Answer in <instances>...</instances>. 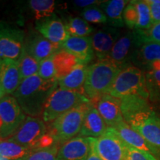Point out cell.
Wrapping results in <instances>:
<instances>
[{
    "label": "cell",
    "mask_w": 160,
    "mask_h": 160,
    "mask_svg": "<svg viewBox=\"0 0 160 160\" xmlns=\"http://www.w3.org/2000/svg\"><path fill=\"white\" fill-rule=\"evenodd\" d=\"M57 85V79L45 80L36 74L23 79L13 97L25 114L37 117L42 114L48 98Z\"/></svg>",
    "instance_id": "6da1fadb"
},
{
    "label": "cell",
    "mask_w": 160,
    "mask_h": 160,
    "mask_svg": "<svg viewBox=\"0 0 160 160\" xmlns=\"http://www.w3.org/2000/svg\"><path fill=\"white\" fill-rule=\"evenodd\" d=\"M117 64L108 59L98 60L88 66L84 92L91 101L109 93L116 78L122 71Z\"/></svg>",
    "instance_id": "7a4b0ae2"
},
{
    "label": "cell",
    "mask_w": 160,
    "mask_h": 160,
    "mask_svg": "<svg viewBox=\"0 0 160 160\" xmlns=\"http://www.w3.org/2000/svg\"><path fill=\"white\" fill-rule=\"evenodd\" d=\"M91 102L85 93L57 87L48 98L42 117L45 122H52L66 112Z\"/></svg>",
    "instance_id": "3957f363"
},
{
    "label": "cell",
    "mask_w": 160,
    "mask_h": 160,
    "mask_svg": "<svg viewBox=\"0 0 160 160\" xmlns=\"http://www.w3.org/2000/svg\"><path fill=\"white\" fill-rule=\"evenodd\" d=\"M108 94L118 99L133 95L148 99L145 75L141 69L131 64L125 66L116 78Z\"/></svg>",
    "instance_id": "277c9868"
},
{
    "label": "cell",
    "mask_w": 160,
    "mask_h": 160,
    "mask_svg": "<svg viewBox=\"0 0 160 160\" xmlns=\"http://www.w3.org/2000/svg\"><path fill=\"white\" fill-rule=\"evenodd\" d=\"M124 120L148 142L160 151V117L148 102Z\"/></svg>",
    "instance_id": "5b68a950"
},
{
    "label": "cell",
    "mask_w": 160,
    "mask_h": 160,
    "mask_svg": "<svg viewBox=\"0 0 160 160\" xmlns=\"http://www.w3.org/2000/svg\"><path fill=\"white\" fill-rule=\"evenodd\" d=\"M91 102L85 103L66 112L52 122L48 129L58 143L64 144L79 134L85 115Z\"/></svg>",
    "instance_id": "8992f818"
},
{
    "label": "cell",
    "mask_w": 160,
    "mask_h": 160,
    "mask_svg": "<svg viewBox=\"0 0 160 160\" xmlns=\"http://www.w3.org/2000/svg\"><path fill=\"white\" fill-rule=\"evenodd\" d=\"M19 103L12 96H5L0 99V138H10L25 119Z\"/></svg>",
    "instance_id": "52a82bcc"
},
{
    "label": "cell",
    "mask_w": 160,
    "mask_h": 160,
    "mask_svg": "<svg viewBox=\"0 0 160 160\" xmlns=\"http://www.w3.org/2000/svg\"><path fill=\"white\" fill-rule=\"evenodd\" d=\"M25 33L22 30L0 22V58L18 61L25 48Z\"/></svg>",
    "instance_id": "ba28073f"
},
{
    "label": "cell",
    "mask_w": 160,
    "mask_h": 160,
    "mask_svg": "<svg viewBox=\"0 0 160 160\" xmlns=\"http://www.w3.org/2000/svg\"><path fill=\"white\" fill-rule=\"evenodd\" d=\"M93 139L101 160H125L127 145L114 128H108L103 135Z\"/></svg>",
    "instance_id": "9c48e42d"
},
{
    "label": "cell",
    "mask_w": 160,
    "mask_h": 160,
    "mask_svg": "<svg viewBox=\"0 0 160 160\" xmlns=\"http://www.w3.org/2000/svg\"><path fill=\"white\" fill-rule=\"evenodd\" d=\"M45 122L37 117H26L14 134L8 139L33 151L39 140L47 133Z\"/></svg>",
    "instance_id": "30bf717a"
},
{
    "label": "cell",
    "mask_w": 160,
    "mask_h": 160,
    "mask_svg": "<svg viewBox=\"0 0 160 160\" xmlns=\"http://www.w3.org/2000/svg\"><path fill=\"white\" fill-rule=\"evenodd\" d=\"M139 46L140 43L134 30L128 32L116 42L108 59L123 68L125 66L131 65L130 62L133 53Z\"/></svg>",
    "instance_id": "8fae6325"
},
{
    "label": "cell",
    "mask_w": 160,
    "mask_h": 160,
    "mask_svg": "<svg viewBox=\"0 0 160 160\" xmlns=\"http://www.w3.org/2000/svg\"><path fill=\"white\" fill-rule=\"evenodd\" d=\"M97 108L108 128H114L124 120L121 111L120 99L113 96L105 94L99 99L91 101Z\"/></svg>",
    "instance_id": "7c38bea8"
},
{
    "label": "cell",
    "mask_w": 160,
    "mask_h": 160,
    "mask_svg": "<svg viewBox=\"0 0 160 160\" xmlns=\"http://www.w3.org/2000/svg\"><path fill=\"white\" fill-rule=\"evenodd\" d=\"M62 49V45L51 42L40 33H33L25 41V50L40 63L53 57Z\"/></svg>",
    "instance_id": "4fadbf2b"
},
{
    "label": "cell",
    "mask_w": 160,
    "mask_h": 160,
    "mask_svg": "<svg viewBox=\"0 0 160 160\" xmlns=\"http://www.w3.org/2000/svg\"><path fill=\"white\" fill-rule=\"evenodd\" d=\"M36 28L45 39L58 45H62L70 37L66 30L65 24L56 15L37 21Z\"/></svg>",
    "instance_id": "5bb4252c"
},
{
    "label": "cell",
    "mask_w": 160,
    "mask_h": 160,
    "mask_svg": "<svg viewBox=\"0 0 160 160\" xmlns=\"http://www.w3.org/2000/svg\"><path fill=\"white\" fill-rule=\"evenodd\" d=\"M120 32L118 28L106 27L93 33L91 37L92 47L98 60L108 59L112 48L119 39Z\"/></svg>",
    "instance_id": "9a60e30c"
},
{
    "label": "cell",
    "mask_w": 160,
    "mask_h": 160,
    "mask_svg": "<svg viewBox=\"0 0 160 160\" xmlns=\"http://www.w3.org/2000/svg\"><path fill=\"white\" fill-rule=\"evenodd\" d=\"M89 151V138L77 137L62 145L57 160H86Z\"/></svg>",
    "instance_id": "2e32d148"
},
{
    "label": "cell",
    "mask_w": 160,
    "mask_h": 160,
    "mask_svg": "<svg viewBox=\"0 0 160 160\" xmlns=\"http://www.w3.org/2000/svg\"><path fill=\"white\" fill-rule=\"evenodd\" d=\"M62 49L71 53L80 63H89L94 57L91 37H69L62 45Z\"/></svg>",
    "instance_id": "e0dca14e"
},
{
    "label": "cell",
    "mask_w": 160,
    "mask_h": 160,
    "mask_svg": "<svg viewBox=\"0 0 160 160\" xmlns=\"http://www.w3.org/2000/svg\"><path fill=\"white\" fill-rule=\"evenodd\" d=\"M114 129L117 131L121 139L125 142L126 145L134 148L140 151H143L151 153L154 157H158L160 154V151L153 147L148 142L142 135L133 130L125 121L122 122L116 126Z\"/></svg>",
    "instance_id": "ac0fdd59"
},
{
    "label": "cell",
    "mask_w": 160,
    "mask_h": 160,
    "mask_svg": "<svg viewBox=\"0 0 160 160\" xmlns=\"http://www.w3.org/2000/svg\"><path fill=\"white\" fill-rule=\"evenodd\" d=\"M107 129L108 126L96 106L91 102L85 115L82 126L78 137L98 138L103 135Z\"/></svg>",
    "instance_id": "d6986e66"
},
{
    "label": "cell",
    "mask_w": 160,
    "mask_h": 160,
    "mask_svg": "<svg viewBox=\"0 0 160 160\" xmlns=\"http://www.w3.org/2000/svg\"><path fill=\"white\" fill-rule=\"evenodd\" d=\"M22 81L18 61L3 59L0 76V85L5 94H13L19 87Z\"/></svg>",
    "instance_id": "ffe728a7"
},
{
    "label": "cell",
    "mask_w": 160,
    "mask_h": 160,
    "mask_svg": "<svg viewBox=\"0 0 160 160\" xmlns=\"http://www.w3.org/2000/svg\"><path fill=\"white\" fill-rule=\"evenodd\" d=\"M88 65L86 64L78 63L69 74L58 81V86L66 90L76 91L85 93V85L87 76Z\"/></svg>",
    "instance_id": "44dd1931"
},
{
    "label": "cell",
    "mask_w": 160,
    "mask_h": 160,
    "mask_svg": "<svg viewBox=\"0 0 160 160\" xmlns=\"http://www.w3.org/2000/svg\"><path fill=\"white\" fill-rule=\"evenodd\" d=\"M155 61H160V43L147 42L140 45L133 53L131 62L146 68Z\"/></svg>",
    "instance_id": "7402d4cb"
},
{
    "label": "cell",
    "mask_w": 160,
    "mask_h": 160,
    "mask_svg": "<svg viewBox=\"0 0 160 160\" xmlns=\"http://www.w3.org/2000/svg\"><path fill=\"white\" fill-rule=\"evenodd\" d=\"M128 1L125 0H111L103 2L101 7L106 17L108 18V23L111 27L122 28L125 23L123 21V11Z\"/></svg>",
    "instance_id": "603a6c76"
},
{
    "label": "cell",
    "mask_w": 160,
    "mask_h": 160,
    "mask_svg": "<svg viewBox=\"0 0 160 160\" xmlns=\"http://www.w3.org/2000/svg\"><path fill=\"white\" fill-rule=\"evenodd\" d=\"M54 63L56 79L59 81L69 74L77 65L79 61L74 56L65 50L61 49L52 57Z\"/></svg>",
    "instance_id": "cb8c5ba5"
},
{
    "label": "cell",
    "mask_w": 160,
    "mask_h": 160,
    "mask_svg": "<svg viewBox=\"0 0 160 160\" xmlns=\"http://www.w3.org/2000/svg\"><path fill=\"white\" fill-rule=\"evenodd\" d=\"M33 150L12 142L9 139L0 142V157L10 160H19Z\"/></svg>",
    "instance_id": "d4e9b609"
},
{
    "label": "cell",
    "mask_w": 160,
    "mask_h": 160,
    "mask_svg": "<svg viewBox=\"0 0 160 160\" xmlns=\"http://www.w3.org/2000/svg\"><path fill=\"white\" fill-rule=\"evenodd\" d=\"M65 27L70 37H89L94 31L87 21L79 17L70 18L65 24Z\"/></svg>",
    "instance_id": "484cf974"
},
{
    "label": "cell",
    "mask_w": 160,
    "mask_h": 160,
    "mask_svg": "<svg viewBox=\"0 0 160 160\" xmlns=\"http://www.w3.org/2000/svg\"><path fill=\"white\" fill-rule=\"evenodd\" d=\"M35 19L40 21L52 17L55 11V1L53 0H31L28 2Z\"/></svg>",
    "instance_id": "4316f807"
},
{
    "label": "cell",
    "mask_w": 160,
    "mask_h": 160,
    "mask_svg": "<svg viewBox=\"0 0 160 160\" xmlns=\"http://www.w3.org/2000/svg\"><path fill=\"white\" fill-rule=\"evenodd\" d=\"M18 62H19L20 73L22 80L38 74L40 63L34 57L29 54L25 48Z\"/></svg>",
    "instance_id": "83f0119b"
},
{
    "label": "cell",
    "mask_w": 160,
    "mask_h": 160,
    "mask_svg": "<svg viewBox=\"0 0 160 160\" xmlns=\"http://www.w3.org/2000/svg\"><path fill=\"white\" fill-rule=\"evenodd\" d=\"M135 4L138 13V30H148L151 28L152 25L150 8L146 1H133Z\"/></svg>",
    "instance_id": "f1b7e54d"
},
{
    "label": "cell",
    "mask_w": 160,
    "mask_h": 160,
    "mask_svg": "<svg viewBox=\"0 0 160 160\" xmlns=\"http://www.w3.org/2000/svg\"><path fill=\"white\" fill-rule=\"evenodd\" d=\"M146 86L151 100L160 99V70L151 71L145 73Z\"/></svg>",
    "instance_id": "f546056e"
},
{
    "label": "cell",
    "mask_w": 160,
    "mask_h": 160,
    "mask_svg": "<svg viewBox=\"0 0 160 160\" xmlns=\"http://www.w3.org/2000/svg\"><path fill=\"white\" fill-rule=\"evenodd\" d=\"M140 45L147 42L160 43V22L151 26L148 30H134Z\"/></svg>",
    "instance_id": "4dcf8cb0"
},
{
    "label": "cell",
    "mask_w": 160,
    "mask_h": 160,
    "mask_svg": "<svg viewBox=\"0 0 160 160\" xmlns=\"http://www.w3.org/2000/svg\"><path fill=\"white\" fill-rule=\"evenodd\" d=\"M58 151L57 146L50 148L33 150L19 160H57Z\"/></svg>",
    "instance_id": "1f68e13d"
},
{
    "label": "cell",
    "mask_w": 160,
    "mask_h": 160,
    "mask_svg": "<svg viewBox=\"0 0 160 160\" xmlns=\"http://www.w3.org/2000/svg\"><path fill=\"white\" fill-rule=\"evenodd\" d=\"M84 19L88 22L94 24H105L108 23V18L106 17L102 10L99 8L91 6V7L85 8L82 13Z\"/></svg>",
    "instance_id": "d6a6232c"
},
{
    "label": "cell",
    "mask_w": 160,
    "mask_h": 160,
    "mask_svg": "<svg viewBox=\"0 0 160 160\" xmlns=\"http://www.w3.org/2000/svg\"><path fill=\"white\" fill-rule=\"evenodd\" d=\"M123 21L128 28L135 30L138 22V13L135 4L133 1L126 5L123 11Z\"/></svg>",
    "instance_id": "836d02e7"
},
{
    "label": "cell",
    "mask_w": 160,
    "mask_h": 160,
    "mask_svg": "<svg viewBox=\"0 0 160 160\" xmlns=\"http://www.w3.org/2000/svg\"><path fill=\"white\" fill-rule=\"evenodd\" d=\"M38 75L45 80L57 79L54 63H53L52 57L40 62Z\"/></svg>",
    "instance_id": "e575fe53"
},
{
    "label": "cell",
    "mask_w": 160,
    "mask_h": 160,
    "mask_svg": "<svg viewBox=\"0 0 160 160\" xmlns=\"http://www.w3.org/2000/svg\"><path fill=\"white\" fill-rule=\"evenodd\" d=\"M125 160H158L157 157L148 152L140 151L127 145Z\"/></svg>",
    "instance_id": "d590c367"
},
{
    "label": "cell",
    "mask_w": 160,
    "mask_h": 160,
    "mask_svg": "<svg viewBox=\"0 0 160 160\" xmlns=\"http://www.w3.org/2000/svg\"><path fill=\"white\" fill-rule=\"evenodd\" d=\"M150 11H151L152 25L160 22V0H148Z\"/></svg>",
    "instance_id": "8d00e7d4"
},
{
    "label": "cell",
    "mask_w": 160,
    "mask_h": 160,
    "mask_svg": "<svg viewBox=\"0 0 160 160\" xmlns=\"http://www.w3.org/2000/svg\"><path fill=\"white\" fill-rule=\"evenodd\" d=\"M90 141V151L86 160H101L100 157L97 153L94 145V139L93 138H89Z\"/></svg>",
    "instance_id": "74e56055"
},
{
    "label": "cell",
    "mask_w": 160,
    "mask_h": 160,
    "mask_svg": "<svg viewBox=\"0 0 160 160\" xmlns=\"http://www.w3.org/2000/svg\"><path fill=\"white\" fill-rule=\"evenodd\" d=\"M99 2L98 1H94V0H79V1H75L74 4L76 5L79 6L80 8H89V6H93L95 4H97Z\"/></svg>",
    "instance_id": "f35d334b"
},
{
    "label": "cell",
    "mask_w": 160,
    "mask_h": 160,
    "mask_svg": "<svg viewBox=\"0 0 160 160\" xmlns=\"http://www.w3.org/2000/svg\"><path fill=\"white\" fill-rule=\"evenodd\" d=\"M5 96H6V94H5V91H3V89L2 88L1 85H0V99H2V98H3L4 97H5Z\"/></svg>",
    "instance_id": "ab89813d"
},
{
    "label": "cell",
    "mask_w": 160,
    "mask_h": 160,
    "mask_svg": "<svg viewBox=\"0 0 160 160\" xmlns=\"http://www.w3.org/2000/svg\"><path fill=\"white\" fill-rule=\"evenodd\" d=\"M2 62L3 59L0 58V76H1V72H2Z\"/></svg>",
    "instance_id": "60d3db41"
},
{
    "label": "cell",
    "mask_w": 160,
    "mask_h": 160,
    "mask_svg": "<svg viewBox=\"0 0 160 160\" xmlns=\"http://www.w3.org/2000/svg\"><path fill=\"white\" fill-rule=\"evenodd\" d=\"M0 160H10V159H6V158H4V157H0Z\"/></svg>",
    "instance_id": "b9f144b4"
},
{
    "label": "cell",
    "mask_w": 160,
    "mask_h": 160,
    "mask_svg": "<svg viewBox=\"0 0 160 160\" xmlns=\"http://www.w3.org/2000/svg\"><path fill=\"white\" fill-rule=\"evenodd\" d=\"M2 141V139H1V138H0V142H1Z\"/></svg>",
    "instance_id": "7bdbcfd3"
}]
</instances>
